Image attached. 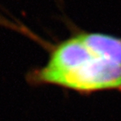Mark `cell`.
Segmentation results:
<instances>
[{
    "label": "cell",
    "instance_id": "1",
    "mask_svg": "<svg viewBox=\"0 0 121 121\" xmlns=\"http://www.w3.org/2000/svg\"><path fill=\"white\" fill-rule=\"evenodd\" d=\"M45 65L29 72L33 86H56L89 95L103 91L121 92V66L91 48L79 30L71 36L49 45Z\"/></svg>",
    "mask_w": 121,
    "mask_h": 121
}]
</instances>
